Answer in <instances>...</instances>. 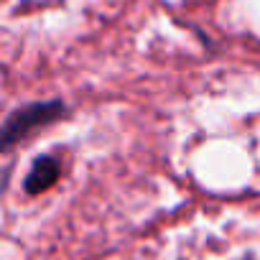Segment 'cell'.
<instances>
[{"label":"cell","mask_w":260,"mask_h":260,"mask_svg":"<svg viewBox=\"0 0 260 260\" xmlns=\"http://www.w3.org/2000/svg\"><path fill=\"white\" fill-rule=\"evenodd\" d=\"M56 176H59V164L54 158H39L34 171L28 174V184L26 186H28V191H41V189L51 186L56 181Z\"/></svg>","instance_id":"cell-1"}]
</instances>
